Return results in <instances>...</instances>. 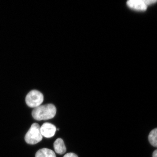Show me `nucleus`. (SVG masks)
Wrapping results in <instances>:
<instances>
[{
    "label": "nucleus",
    "mask_w": 157,
    "mask_h": 157,
    "mask_svg": "<svg viewBox=\"0 0 157 157\" xmlns=\"http://www.w3.org/2000/svg\"><path fill=\"white\" fill-rule=\"evenodd\" d=\"M63 157H78V156L77 155L74 153L70 152L65 155Z\"/></svg>",
    "instance_id": "1a4fd4ad"
},
{
    "label": "nucleus",
    "mask_w": 157,
    "mask_h": 157,
    "mask_svg": "<svg viewBox=\"0 0 157 157\" xmlns=\"http://www.w3.org/2000/svg\"><path fill=\"white\" fill-rule=\"evenodd\" d=\"M35 157H56V155L52 150L44 148L40 149L36 152Z\"/></svg>",
    "instance_id": "0eeeda50"
},
{
    "label": "nucleus",
    "mask_w": 157,
    "mask_h": 157,
    "mask_svg": "<svg viewBox=\"0 0 157 157\" xmlns=\"http://www.w3.org/2000/svg\"><path fill=\"white\" fill-rule=\"evenodd\" d=\"M156 0H129L127 5L131 9L139 11H146L148 6L157 2Z\"/></svg>",
    "instance_id": "20e7f679"
},
{
    "label": "nucleus",
    "mask_w": 157,
    "mask_h": 157,
    "mask_svg": "<svg viewBox=\"0 0 157 157\" xmlns=\"http://www.w3.org/2000/svg\"><path fill=\"white\" fill-rule=\"evenodd\" d=\"M40 132L42 136L46 138H50L54 136L56 128L52 123H45L40 128Z\"/></svg>",
    "instance_id": "39448f33"
},
{
    "label": "nucleus",
    "mask_w": 157,
    "mask_h": 157,
    "mask_svg": "<svg viewBox=\"0 0 157 157\" xmlns=\"http://www.w3.org/2000/svg\"><path fill=\"white\" fill-rule=\"evenodd\" d=\"M54 147L55 151L60 155H63L66 151V147L64 141L61 138H58L54 143Z\"/></svg>",
    "instance_id": "423d86ee"
},
{
    "label": "nucleus",
    "mask_w": 157,
    "mask_h": 157,
    "mask_svg": "<svg viewBox=\"0 0 157 157\" xmlns=\"http://www.w3.org/2000/svg\"><path fill=\"white\" fill-rule=\"evenodd\" d=\"M40 125L36 123H33L25 134V140L28 144L34 145L42 141L43 136L40 132Z\"/></svg>",
    "instance_id": "f03ea898"
},
{
    "label": "nucleus",
    "mask_w": 157,
    "mask_h": 157,
    "mask_svg": "<svg viewBox=\"0 0 157 157\" xmlns=\"http://www.w3.org/2000/svg\"><path fill=\"white\" fill-rule=\"evenodd\" d=\"M148 140L153 146L157 147V128L151 131L149 135Z\"/></svg>",
    "instance_id": "6e6552de"
},
{
    "label": "nucleus",
    "mask_w": 157,
    "mask_h": 157,
    "mask_svg": "<svg viewBox=\"0 0 157 157\" xmlns=\"http://www.w3.org/2000/svg\"><path fill=\"white\" fill-rule=\"evenodd\" d=\"M56 113V106L53 104L40 105L33 109L32 115L36 121L47 120L54 118Z\"/></svg>",
    "instance_id": "f257e3e1"
},
{
    "label": "nucleus",
    "mask_w": 157,
    "mask_h": 157,
    "mask_svg": "<svg viewBox=\"0 0 157 157\" xmlns=\"http://www.w3.org/2000/svg\"><path fill=\"white\" fill-rule=\"evenodd\" d=\"M152 157H157V150H156L153 152Z\"/></svg>",
    "instance_id": "9d476101"
},
{
    "label": "nucleus",
    "mask_w": 157,
    "mask_h": 157,
    "mask_svg": "<svg viewBox=\"0 0 157 157\" xmlns=\"http://www.w3.org/2000/svg\"><path fill=\"white\" fill-rule=\"evenodd\" d=\"M44 101V96L40 91L33 90L27 94L25 102L29 107L36 108L41 105Z\"/></svg>",
    "instance_id": "7ed1b4c3"
}]
</instances>
